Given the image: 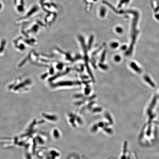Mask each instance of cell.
I'll return each mask as SVG.
<instances>
[{"label":"cell","mask_w":159,"mask_h":159,"mask_svg":"<svg viewBox=\"0 0 159 159\" xmlns=\"http://www.w3.org/2000/svg\"><path fill=\"white\" fill-rule=\"evenodd\" d=\"M101 16H104L105 15V9L104 8H102L101 9Z\"/></svg>","instance_id":"1"},{"label":"cell","mask_w":159,"mask_h":159,"mask_svg":"<svg viewBox=\"0 0 159 159\" xmlns=\"http://www.w3.org/2000/svg\"><path fill=\"white\" fill-rule=\"evenodd\" d=\"M111 46L112 48H115L118 46V44L116 43H112Z\"/></svg>","instance_id":"2"},{"label":"cell","mask_w":159,"mask_h":159,"mask_svg":"<svg viewBox=\"0 0 159 159\" xmlns=\"http://www.w3.org/2000/svg\"><path fill=\"white\" fill-rule=\"evenodd\" d=\"M116 31L118 33H121V32H122V30L121 29V28H120V27H117L116 28Z\"/></svg>","instance_id":"3"},{"label":"cell","mask_w":159,"mask_h":159,"mask_svg":"<svg viewBox=\"0 0 159 159\" xmlns=\"http://www.w3.org/2000/svg\"><path fill=\"white\" fill-rule=\"evenodd\" d=\"M115 59L116 61L119 62L120 60V58L119 56H116L115 57Z\"/></svg>","instance_id":"4"},{"label":"cell","mask_w":159,"mask_h":159,"mask_svg":"<svg viewBox=\"0 0 159 159\" xmlns=\"http://www.w3.org/2000/svg\"><path fill=\"white\" fill-rule=\"evenodd\" d=\"M93 40V37H91L90 38V40H89V48H90V47L91 46V44H92Z\"/></svg>","instance_id":"5"}]
</instances>
